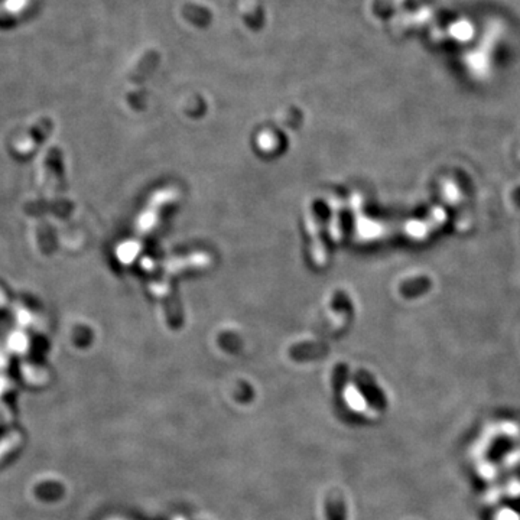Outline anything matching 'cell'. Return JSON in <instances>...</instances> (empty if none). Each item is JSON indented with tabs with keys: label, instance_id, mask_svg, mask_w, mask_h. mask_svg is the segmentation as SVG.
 I'll list each match as a JSON object with an SVG mask.
<instances>
[{
	"label": "cell",
	"instance_id": "cell-1",
	"mask_svg": "<svg viewBox=\"0 0 520 520\" xmlns=\"http://www.w3.org/2000/svg\"><path fill=\"white\" fill-rule=\"evenodd\" d=\"M325 517L327 520H347L345 502L336 490H331L325 497Z\"/></svg>",
	"mask_w": 520,
	"mask_h": 520
},
{
	"label": "cell",
	"instance_id": "cell-2",
	"mask_svg": "<svg viewBox=\"0 0 520 520\" xmlns=\"http://www.w3.org/2000/svg\"><path fill=\"white\" fill-rule=\"evenodd\" d=\"M444 194H445V198L452 204H456L457 201H460L461 199V191L458 188V185L454 182H447L445 184Z\"/></svg>",
	"mask_w": 520,
	"mask_h": 520
}]
</instances>
